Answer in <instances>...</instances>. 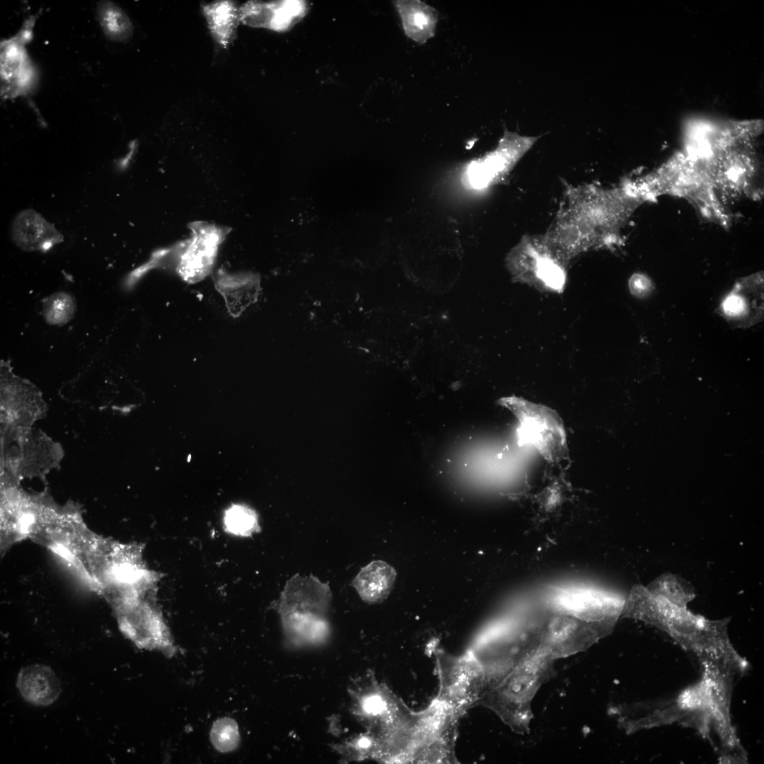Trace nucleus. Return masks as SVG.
<instances>
[{
    "label": "nucleus",
    "instance_id": "obj_17",
    "mask_svg": "<svg viewBox=\"0 0 764 764\" xmlns=\"http://www.w3.org/2000/svg\"><path fill=\"white\" fill-rule=\"evenodd\" d=\"M16 685L21 696L37 706L52 704L61 693L57 675L50 667L42 664L23 668L18 675Z\"/></svg>",
    "mask_w": 764,
    "mask_h": 764
},
{
    "label": "nucleus",
    "instance_id": "obj_21",
    "mask_svg": "<svg viewBox=\"0 0 764 764\" xmlns=\"http://www.w3.org/2000/svg\"><path fill=\"white\" fill-rule=\"evenodd\" d=\"M395 5L409 37L419 42L431 37L436 21L434 10L419 1H400Z\"/></svg>",
    "mask_w": 764,
    "mask_h": 764
},
{
    "label": "nucleus",
    "instance_id": "obj_23",
    "mask_svg": "<svg viewBox=\"0 0 764 764\" xmlns=\"http://www.w3.org/2000/svg\"><path fill=\"white\" fill-rule=\"evenodd\" d=\"M646 588L652 594L683 606H687L695 597L693 586L684 579L671 573L660 575Z\"/></svg>",
    "mask_w": 764,
    "mask_h": 764
},
{
    "label": "nucleus",
    "instance_id": "obj_4",
    "mask_svg": "<svg viewBox=\"0 0 764 764\" xmlns=\"http://www.w3.org/2000/svg\"><path fill=\"white\" fill-rule=\"evenodd\" d=\"M498 403L518 419L519 445H531L544 459L551 463H557L566 456V432L562 420L555 411L516 396L502 398Z\"/></svg>",
    "mask_w": 764,
    "mask_h": 764
},
{
    "label": "nucleus",
    "instance_id": "obj_18",
    "mask_svg": "<svg viewBox=\"0 0 764 764\" xmlns=\"http://www.w3.org/2000/svg\"><path fill=\"white\" fill-rule=\"evenodd\" d=\"M215 283L229 313L236 317L257 301L260 290L258 276L251 273L218 272Z\"/></svg>",
    "mask_w": 764,
    "mask_h": 764
},
{
    "label": "nucleus",
    "instance_id": "obj_2",
    "mask_svg": "<svg viewBox=\"0 0 764 764\" xmlns=\"http://www.w3.org/2000/svg\"><path fill=\"white\" fill-rule=\"evenodd\" d=\"M621 617L642 621L668 634L698 660L722 662L742 676L748 666L733 646L728 633L729 618L710 620L635 585L625 599Z\"/></svg>",
    "mask_w": 764,
    "mask_h": 764
},
{
    "label": "nucleus",
    "instance_id": "obj_20",
    "mask_svg": "<svg viewBox=\"0 0 764 764\" xmlns=\"http://www.w3.org/2000/svg\"><path fill=\"white\" fill-rule=\"evenodd\" d=\"M202 11L214 41L224 48L228 47L236 37L240 22L236 2L221 0L203 4Z\"/></svg>",
    "mask_w": 764,
    "mask_h": 764
},
{
    "label": "nucleus",
    "instance_id": "obj_24",
    "mask_svg": "<svg viewBox=\"0 0 764 764\" xmlns=\"http://www.w3.org/2000/svg\"><path fill=\"white\" fill-rule=\"evenodd\" d=\"M457 721L451 723L441 734L430 742L415 759L414 763H446L456 761L454 744Z\"/></svg>",
    "mask_w": 764,
    "mask_h": 764
},
{
    "label": "nucleus",
    "instance_id": "obj_15",
    "mask_svg": "<svg viewBox=\"0 0 764 764\" xmlns=\"http://www.w3.org/2000/svg\"><path fill=\"white\" fill-rule=\"evenodd\" d=\"M533 139L509 134L502 140L499 149L483 161L475 163L468 175L473 186L482 187L514 164L533 143Z\"/></svg>",
    "mask_w": 764,
    "mask_h": 764
},
{
    "label": "nucleus",
    "instance_id": "obj_3",
    "mask_svg": "<svg viewBox=\"0 0 764 764\" xmlns=\"http://www.w3.org/2000/svg\"><path fill=\"white\" fill-rule=\"evenodd\" d=\"M554 661L538 649L497 684L486 689L480 702L493 710L513 731L527 733L533 718L531 702L550 676Z\"/></svg>",
    "mask_w": 764,
    "mask_h": 764
},
{
    "label": "nucleus",
    "instance_id": "obj_11",
    "mask_svg": "<svg viewBox=\"0 0 764 764\" xmlns=\"http://www.w3.org/2000/svg\"><path fill=\"white\" fill-rule=\"evenodd\" d=\"M308 9L304 1H249L239 6V19L248 26L285 32L301 21Z\"/></svg>",
    "mask_w": 764,
    "mask_h": 764
},
{
    "label": "nucleus",
    "instance_id": "obj_28",
    "mask_svg": "<svg viewBox=\"0 0 764 764\" xmlns=\"http://www.w3.org/2000/svg\"><path fill=\"white\" fill-rule=\"evenodd\" d=\"M629 287L632 295L642 298L650 293L652 289V284L645 275L635 274L629 281Z\"/></svg>",
    "mask_w": 764,
    "mask_h": 764
},
{
    "label": "nucleus",
    "instance_id": "obj_8",
    "mask_svg": "<svg viewBox=\"0 0 764 764\" xmlns=\"http://www.w3.org/2000/svg\"><path fill=\"white\" fill-rule=\"evenodd\" d=\"M625 599L586 589H567L554 594L556 612L591 622L615 625L621 617Z\"/></svg>",
    "mask_w": 764,
    "mask_h": 764
},
{
    "label": "nucleus",
    "instance_id": "obj_25",
    "mask_svg": "<svg viewBox=\"0 0 764 764\" xmlns=\"http://www.w3.org/2000/svg\"><path fill=\"white\" fill-rule=\"evenodd\" d=\"M223 522L226 531L237 536H250L260 528L256 512L240 504H232L225 510Z\"/></svg>",
    "mask_w": 764,
    "mask_h": 764
},
{
    "label": "nucleus",
    "instance_id": "obj_22",
    "mask_svg": "<svg viewBox=\"0 0 764 764\" xmlns=\"http://www.w3.org/2000/svg\"><path fill=\"white\" fill-rule=\"evenodd\" d=\"M97 12L102 30L108 39L121 42L131 37L132 23L120 7L111 1H101Z\"/></svg>",
    "mask_w": 764,
    "mask_h": 764
},
{
    "label": "nucleus",
    "instance_id": "obj_27",
    "mask_svg": "<svg viewBox=\"0 0 764 764\" xmlns=\"http://www.w3.org/2000/svg\"><path fill=\"white\" fill-rule=\"evenodd\" d=\"M74 310V300L67 293L57 292L43 301L45 318L52 325L66 323L71 319Z\"/></svg>",
    "mask_w": 764,
    "mask_h": 764
},
{
    "label": "nucleus",
    "instance_id": "obj_9",
    "mask_svg": "<svg viewBox=\"0 0 764 764\" xmlns=\"http://www.w3.org/2000/svg\"><path fill=\"white\" fill-rule=\"evenodd\" d=\"M514 269L519 281L536 282L543 288L561 292L566 283V272L562 260L549 248L546 243L538 245L524 242L514 260Z\"/></svg>",
    "mask_w": 764,
    "mask_h": 764
},
{
    "label": "nucleus",
    "instance_id": "obj_5",
    "mask_svg": "<svg viewBox=\"0 0 764 764\" xmlns=\"http://www.w3.org/2000/svg\"><path fill=\"white\" fill-rule=\"evenodd\" d=\"M439 678L436 700L459 718L478 701L485 689L482 666L473 652L456 656L446 652L435 654Z\"/></svg>",
    "mask_w": 764,
    "mask_h": 764
},
{
    "label": "nucleus",
    "instance_id": "obj_7",
    "mask_svg": "<svg viewBox=\"0 0 764 764\" xmlns=\"http://www.w3.org/2000/svg\"><path fill=\"white\" fill-rule=\"evenodd\" d=\"M142 596H131L122 600V627L129 637L141 647L157 649L166 656L175 652L169 629L161 612Z\"/></svg>",
    "mask_w": 764,
    "mask_h": 764
},
{
    "label": "nucleus",
    "instance_id": "obj_30",
    "mask_svg": "<svg viewBox=\"0 0 764 764\" xmlns=\"http://www.w3.org/2000/svg\"><path fill=\"white\" fill-rule=\"evenodd\" d=\"M371 744V741L367 738L361 739L359 742V745L361 748H367Z\"/></svg>",
    "mask_w": 764,
    "mask_h": 764
},
{
    "label": "nucleus",
    "instance_id": "obj_12",
    "mask_svg": "<svg viewBox=\"0 0 764 764\" xmlns=\"http://www.w3.org/2000/svg\"><path fill=\"white\" fill-rule=\"evenodd\" d=\"M1 400L4 413L14 415L16 421L23 424H31L44 412V403L36 387L14 375L9 363L4 361H1Z\"/></svg>",
    "mask_w": 764,
    "mask_h": 764
},
{
    "label": "nucleus",
    "instance_id": "obj_14",
    "mask_svg": "<svg viewBox=\"0 0 764 764\" xmlns=\"http://www.w3.org/2000/svg\"><path fill=\"white\" fill-rule=\"evenodd\" d=\"M28 33L25 30L24 34L1 43V76L3 92L8 96L25 91L33 81V68L23 46Z\"/></svg>",
    "mask_w": 764,
    "mask_h": 764
},
{
    "label": "nucleus",
    "instance_id": "obj_6",
    "mask_svg": "<svg viewBox=\"0 0 764 764\" xmlns=\"http://www.w3.org/2000/svg\"><path fill=\"white\" fill-rule=\"evenodd\" d=\"M615 625L555 612L543 622L538 650L553 660L582 652L611 632Z\"/></svg>",
    "mask_w": 764,
    "mask_h": 764
},
{
    "label": "nucleus",
    "instance_id": "obj_26",
    "mask_svg": "<svg viewBox=\"0 0 764 764\" xmlns=\"http://www.w3.org/2000/svg\"><path fill=\"white\" fill-rule=\"evenodd\" d=\"M210 741L218 751L229 753L240 743V734L236 722L228 717L216 719L210 730Z\"/></svg>",
    "mask_w": 764,
    "mask_h": 764
},
{
    "label": "nucleus",
    "instance_id": "obj_10",
    "mask_svg": "<svg viewBox=\"0 0 764 764\" xmlns=\"http://www.w3.org/2000/svg\"><path fill=\"white\" fill-rule=\"evenodd\" d=\"M192 236L181 255L178 271L187 282H195L210 272L218 248L228 231L214 224H191Z\"/></svg>",
    "mask_w": 764,
    "mask_h": 764
},
{
    "label": "nucleus",
    "instance_id": "obj_29",
    "mask_svg": "<svg viewBox=\"0 0 764 764\" xmlns=\"http://www.w3.org/2000/svg\"><path fill=\"white\" fill-rule=\"evenodd\" d=\"M362 707L366 713L378 715L386 710V704L382 698L375 695L366 698L363 702Z\"/></svg>",
    "mask_w": 764,
    "mask_h": 764
},
{
    "label": "nucleus",
    "instance_id": "obj_16",
    "mask_svg": "<svg viewBox=\"0 0 764 764\" xmlns=\"http://www.w3.org/2000/svg\"><path fill=\"white\" fill-rule=\"evenodd\" d=\"M12 233L16 244L27 251H46L62 241L55 228L33 210L23 211L17 216Z\"/></svg>",
    "mask_w": 764,
    "mask_h": 764
},
{
    "label": "nucleus",
    "instance_id": "obj_1",
    "mask_svg": "<svg viewBox=\"0 0 764 764\" xmlns=\"http://www.w3.org/2000/svg\"><path fill=\"white\" fill-rule=\"evenodd\" d=\"M701 676L669 699L620 705L614 714L627 733L673 724L696 730L716 749L719 763H743L746 753L733 726L731 700L734 679L740 676L717 661L699 660Z\"/></svg>",
    "mask_w": 764,
    "mask_h": 764
},
{
    "label": "nucleus",
    "instance_id": "obj_19",
    "mask_svg": "<svg viewBox=\"0 0 764 764\" xmlns=\"http://www.w3.org/2000/svg\"><path fill=\"white\" fill-rule=\"evenodd\" d=\"M395 569L383 561H373L361 569L353 586L363 601L369 603L383 601L395 580Z\"/></svg>",
    "mask_w": 764,
    "mask_h": 764
},
{
    "label": "nucleus",
    "instance_id": "obj_13",
    "mask_svg": "<svg viewBox=\"0 0 764 764\" xmlns=\"http://www.w3.org/2000/svg\"><path fill=\"white\" fill-rule=\"evenodd\" d=\"M763 280L757 277L737 283L722 302L724 316L740 327L751 326L760 320L763 313Z\"/></svg>",
    "mask_w": 764,
    "mask_h": 764
}]
</instances>
